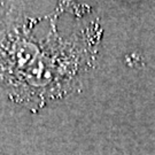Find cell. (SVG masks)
Listing matches in <instances>:
<instances>
[{"instance_id":"obj_1","label":"cell","mask_w":155,"mask_h":155,"mask_svg":"<svg viewBox=\"0 0 155 155\" xmlns=\"http://www.w3.org/2000/svg\"><path fill=\"white\" fill-rule=\"evenodd\" d=\"M24 5L0 2V95L37 111L81 87L97 59L102 30L98 18L62 30L70 2L41 16Z\"/></svg>"},{"instance_id":"obj_2","label":"cell","mask_w":155,"mask_h":155,"mask_svg":"<svg viewBox=\"0 0 155 155\" xmlns=\"http://www.w3.org/2000/svg\"><path fill=\"white\" fill-rule=\"evenodd\" d=\"M71 155H137L127 152H122L118 150H95V152H84L79 154H71Z\"/></svg>"}]
</instances>
